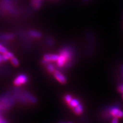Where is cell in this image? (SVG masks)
Segmentation results:
<instances>
[{
	"mask_svg": "<svg viewBox=\"0 0 123 123\" xmlns=\"http://www.w3.org/2000/svg\"><path fill=\"white\" fill-rule=\"evenodd\" d=\"M17 102L13 93L7 92L0 95V112H5L10 110Z\"/></svg>",
	"mask_w": 123,
	"mask_h": 123,
	"instance_id": "cell-1",
	"label": "cell"
},
{
	"mask_svg": "<svg viewBox=\"0 0 123 123\" xmlns=\"http://www.w3.org/2000/svg\"><path fill=\"white\" fill-rule=\"evenodd\" d=\"M72 58V53L70 49L68 48L62 49L56 61L57 66L60 68L65 66V65L70 62Z\"/></svg>",
	"mask_w": 123,
	"mask_h": 123,
	"instance_id": "cell-2",
	"label": "cell"
},
{
	"mask_svg": "<svg viewBox=\"0 0 123 123\" xmlns=\"http://www.w3.org/2000/svg\"><path fill=\"white\" fill-rule=\"evenodd\" d=\"M28 80V77L26 74H20L15 77L13 80V84L15 87H20L26 84Z\"/></svg>",
	"mask_w": 123,
	"mask_h": 123,
	"instance_id": "cell-3",
	"label": "cell"
},
{
	"mask_svg": "<svg viewBox=\"0 0 123 123\" xmlns=\"http://www.w3.org/2000/svg\"><path fill=\"white\" fill-rule=\"evenodd\" d=\"M59 55L56 54H46L43 56V59L42 60V63L44 65H46L48 63L54 62H56L58 60Z\"/></svg>",
	"mask_w": 123,
	"mask_h": 123,
	"instance_id": "cell-4",
	"label": "cell"
},
{
	"mask_svg": "<svg viewBox=\"0 0 123 123\" xmlns=\"http://www.w3.org/2000/svg\"><path fill=\"white\" fill-rule=\"evenodd\" d=\"M110 113L114 117L119 118L123 117V111L117 107L111 108L110 110Z\"/></svg>",
	"mask_w": 123,
	"mask_h": 123,
	"instance_id": "cell-5",
	"label": "cell"
},
{
	"mask_svg": "<svg viewBox=\"0 0 123 123\" xmlns=\"http://www.w3.org/2000/svg\"><path fill=\"white\" fill-rule=\"evenodd\" d=\"M53 74L56 80L61 84H65L67 82V80L65 75L59 70H55L53 72Z\"/></svg>",
	"mask_w": 123,
	"mask_h": 123,
	"instance_id": "cell-6",
	"label": "cell"
},
{
	"mask_svg": "<svg viewBox=\"0 0 123 123\" xmlns=\"http://www.w3.org/2000/svg\"><path fill=\"white\" fill-rule=\"evenodd\" d=\"M15 35L12 33H0V41L2 42H8L13 40Z\"/></svg>",
	"mask_w": 123,
	"mask_h": 123,
	"instance_id": "cell-7",
	"label": "cell"
},
{
	"mask_svg": "<svg viewBox=\"0 0 123 123\" xmlns=\"http://www.w3.org/2000/svg\"><path fill=\"white\" fill-rule=\"evenodd\" d=\"M23 93L25 95V97H26L27 99L28 100V101L29 103L36 104L37 102V99L35 97H34L32 94H31L28 91L24 90L23 91Z\"/></svg>",
	"mask_w": 123,
	"mask_h": 123,
	"instance_id": "cell-8",
	"label": "cell"
},
{
	"mask_svg": "<svg viewBox=\"0 0 123 123\" xmlns=\"http://www.w3.org/2000/svg\"><path fill=\"white\" fill-rule=\"evenodd\" d=\"M28 34L30 37H32L33 38H38L42 37V33L38 31L37 30H33V29H30L29 30Z\"/></svg>",
	"mask_w": 123,
	"mask_h": 123,
	"instance_id": "cell-9",
	"label": "cell"
},
{
	"mask_svg": "<svg viewBox=\"0 0 123 123\" xmlns=\"http://www.w3.org/2000/svg\"><path fill=\"white\" fill-rule=\"evenodd\" d=\"M14 56V53L13 52H11L10 51H8L6 53L3 54V60L4 62H6L8 60H9L11 57Z\"/></svg>",
	"mask_w": 123,
	"mask_h": 123,
	"instance_id": "cell-10",
	"label": "cell"
},
{
	"mask_svg": "<svg viewBox=\"0 0 123 123\" xmlns=\"http://www.w3.org/2000/svg\"><path fill=\"white\" fill-rule=\"evenodd\" d=\"M72 109L74 112L77 115H80V114H82L83 111V106L80 104L79 105H78V106L75 107Z\"/></svg>",
	"mask_w": 123,
	"mask_h": 123,
	"instance_id": "cell-11",
	"label": "cell"
},
{
	"mask_svg": "<svg viewBox=\"0 0 123 123\" xmlns=\"http://www.w3.org/2000/svg\"><path fill=\"white\" fill-rule=\"evenodd\" d=\"M9 60L11 65H12L14 67H17L19 66V65H20V62H19L17 58V57L14 56H13L12 57H11Z\"/></svg>",
	"mask_w": 123,
	"mask_h": 123,
	"instance_id": "cell-12",
	"label": "cell"
},
{
	"mask_svg": "<svg viewBox=\"0 0 123 123\" xmlns=\"http://www.w3.org/2000/svg\"><path fill=\"white\" fill-rule=\"evenodd\" d=\"M80 104V103L78 99L72 98L71 101L68 103V105L71 108H74L75 107L79 105Z\"/></svg>",
	"mask_w": 123,
	"mask_h": 123,
	"instance_id": "cell-13",
	"label": "cell"
},
{
	"mask_svg": "<svg viewBox=\"0 0 123 123\" xmlns=\"http://www.w3.org/2000/svg\"><path fill=\"white\" fill-rule=\"evenodd\" d=\"M46 68H47L48 72L50 73H53L55 70V67H54V66L51 63H48L47 64H46Z\"/></svg>",
	"mask_w": 123,
	"mask_h": 123,
	"instance_id": "cell-14",
	"label": "cell"
},
{
	"mask_svg": "<svg viewBox=\"0 0 123 123\" xmlns=\"http://www.w3.org/2000/svg\"><path fill=\"white\" fill-rule=\"evenodd\" d=\"M32 4L35 8H39L41 6V0H33Z\"/></svg>",
	"mask_w": 123,
	"mask_h": 123,
	"instance_id": "cell-15",
	"label": "cell"
},
{
	"mask_svg": "<svg viewBox=\"0 0 123 123\" xmlns=\"http://www.w3.org/2000/svg\"><path fill=\"white\" fill-rule=\"evenodd\" d=\"M8 51V49L3 45V44L0 43V53L4 54Z\"/></svg>",
	"mask_w": 123,
	"mask_h": 123,
	"instance_id": "cell-16",
	"label": "cell"
},
{
	"mask_svg": "<svg viewBox=\"0 0 123 123\" xmlns=\"http://www.w3.org/2000/svg\"><path fill=\"white\" fill-rule=\"evenodd\" d=\"M72 97H71V95H69V94H67L66 96L65 97V101H66L67 102V103H69V102H70L72 99Z\"/></svg>",
	"mask_w": 123,
	"mask_h": 123,
	"instance_id": "cell-17",
	"label": "cell"
},
{
	"mask_svg": "<svg viewBox=\"0 0 123 123\" xmlns=\"http://www.w3.org/2000/svg\"><path fill=\"white\" fill-rule=\"evenodd\" d=\"M0 123H9L7 119L5 118L0 114Z\"/></svg>",
	"mask_w": 123,
	"mask_h": 123,
	"instance_id": "cell-18",
	"label": "cell"
},
{
	"mask_svg": "<svg viewBox=\"0 0 123 123\" xmlns=\"http://www.w3.org/2000/svg\"><path fill=\"white\" fill-rule=\"evenodd\" d=\"M118 90L119 92L123 94V85H121L118 86Z\"/></svg>",
	"mask_w": 123,
	"mask_h": 123,
	"instance_id": "cell-19",
	"label": "cell"
},
{
	"mask_svg": "<svg viewBox=\"0 0 123 123\" xmlns=\"http://www.w3.org/2000/svg\"><path fill=\"white\" fill-rule=\"evenodd\" d=\"M3 63H4V61L3 60V54L0 53V65H1Z\"/></svg>",
	"mask_w": 123,
	"mask_h": 123,
	"instance_id": "cell-20",
	"label": "cell"
},
{
	"mask_svg": "<svg viewBox=\"0 0 123 123\" xmlns=\"http://www.w3.org/2000/svg\"></svg>",
	"mask_w": 123,
	"mask_h": 123,
	"instance_id": "cell-21",
	"label": "cell"
}]
</instances>
